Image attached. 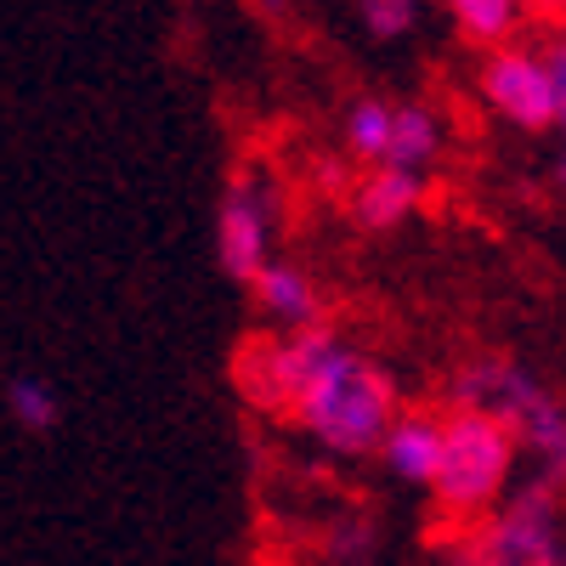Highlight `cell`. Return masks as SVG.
<instances>
[{"label": "cell", "mask_w": 566, "mask_h": 566, "mask_svg": "<svg viewBox=\"0 0 566 566\" xmlns=\"http://www.w3.org/2000/svg\"><path fill=\"white\" fill-rule=\"evenodd\" d=\"M306 431L328 448V453H374L386 448L391 424H397V386L386 380L368 357H357L352 346H340L323 363V374L301 391V402L290 408Z\"/></svg>", "instance_id": "1"}, {"label": "cell", "mask_w": 566, "mask_h": 566, "mask_svg": "<svg viewBox=\"0 0 566 566\" xmlns=\"http://www.w3.org/2000/svg\"><path fill=\"white\" fill-rule=\"evenodd\" d=\"M453 402L499 413L515 431V442H522V453H533L538 482L566 488V397L549 391L533 368H515L499 357L464 363L453 380Z\"/></svg>", "instance_id": "2"}, {"label": "cell", "mask_w": 566, "mask_h": 566, "mask_svg": "<svg viewBox=\"0 0 566 566\" xmlns=\"http://www.w3.org/2000/svg\"><path fill=\"white\" fill-rule=\"evenodd\" d=\"M515 459H522V442L499 413L482 408H453L442 419V470H437V504L453 522L482 527L488 515L504 504V488L515 476Z\"/></svg>", "instance_id": "3"}, {"label": "cell", "mask_w": 566, "mask_h": 566, "mask_svg": "<svg viewBox=\"0 0 566 566\" xmlns=\"http://www.w3.org/2000/svg\"><path fill=\"white\" fill-rule=\"evenodd\" d=\"M448 566H566V510L560 488L527 482L482 527H470Z\"/></svg>", "instance_id": "4"}, {"label": "cell", "mask_w": 566, "mask_h": 566, "mask_svg": "<svg viewBox=\"0 0 566 566\" xmlns=\"http://www.w3.org/2000/svg\"><path fill=\"white\" fill-rule=\"evenodd\" d=\"M272 232H277V193H272V181L255 176V170H239L227 181V199H221V216H216L221 266L239 283H255L272 266Z\"/></svg>", "instance_id": "5"}, {"label": "cell", "mask_w": 566, "mask_h": 566, "mask_svg": "<svg viewBox=\"0 0 566 566\" xmlns=\"http://www.w3.org/2000/svg\"><path fill=\"white\" fill-rule=\"evenodd\" d=\"M482 97L499 119L522 125V130H549L560 125V103H555V80L544 52H522V45H499L482 63Z\"/></svg>", "instance_id": "6"}, {"label": "cell", "mask_w": 566, "mask_h": 566, "mask_svg": "<svg viewBox=\"0 0 566 566\" xmlns=\"http://www.w3.org/2000/svg\"><path fill=\"white\" fill-rule=\"evenodd\" d=\"M386 470L402 482H419V488H431L437 482V470H442V419H424V413H402L391 424V437L380 448Z\"/></svg>", "instance_id": "7"}, {"label": "cell", "mask_w": 566, "mask_h": 566, "mask_svg": "<svg viewBox=\"0 0 566 566\" xmlns=\"http://www.w3.org/2000/svg\"><path fill=\"white\" fill-rule=\"evenodd\" d=\"M255 301L272 323H283L290 335H301V328H317V290H312V277L295 272V266H283L272 261L261 277H255Z\"/></svg>", "instance_id": "8"}, {"label": "cell", "mask_w": 566, "mask_h": 566, "mask_svg": "<svg viewBox=\"0 0 566 566\" xmlns=\"http://www.w3.org/2000/svg\"><path fill=\"white\" fill-rule=\"evenodd\" d=\"M419 193H424V187H419L413 170L374 165V170L357 181V221H363V227H397L402 216H413Z\"/></svg>", "instance_id": "9"}, {"label": "cell", "mask_w": 566, "mask_h": 566, "mask_svg": "<svg viewBox=\"0 0 566 566\" xmlns=\"http://www.w3.org/2000/svg\"><path fill=\"white\" fill-rule=\"evenodd\" d=\"M437 148H442V125H437V114L431 108H419V103H402L397 108V130H391V154H386V165H397V170H424L437 159Z\"/></svg>", "instance_id": "10"}, {"label": "cell", "mask_w": 566, "mask_h": 566, "mask_svg": "<svg viewBox=\"0 0 566 566\" xmlns=\"http://www.w3.org/2000/svg\"><path fill=\"white\" fill-rule=\"evenodd\" d=\"M448 12H453V23H459L470 40H482V45H504V40H510V29L522 23L527 0H448Z\"/></svg>", "instance_id": "11"}, {"label": "cell", "mask_w": 566, "mask_h": 566, "mask_svg": "<svg viewBox=\"0 0 566 566\" xmlns=\"http://www.w3.org/2000/svg\"><path fill=\"white\" fill-rule=\"evenodd\" d=\"M391 130H397V108L391 103H352V114H346V148L357 154V159H374V165H386V154H391Z\"/></svg>", "instance_id": "12"}, {"label": "cell", "mask_w": 566, "mask_h": 566, "mask_svg": "<svg viewBox=\"0 0 566 566\" xmlns=\"http://www.w3.org/2000/svg\"><path fill=\"white\" fill-rule=\"evenodd\" d=\"M7 402H12V419L23 424V431H52L57 424V391L34 380V374H18V380L7 386Z\"/></svg>", "instance_id": "13"}, {"label": "cell", "mask_w": 566, "mask_h": 566, "mask_svg": "<svg viewBox=\"0 0 566 566\" xmlns=\"http://www.w3.org/2000/svg\"><path fill=\"white\" fill-rule=\"evenodd\" d=\"M357 12L368 23V34H380V40H397L413 29L419 18V0H357Z\"/></svg>", "instance_id": "14"}, {"label": "cell", "mask_w": 566, "mask_h": 566, "mask_svg": "<svg viewBox=\"0 0 566 566\" xmlns=\"http://www.w3.org/2000/svg\"><path fill=\"white\" fill-rule=\"evenodd\" d=\"M544 63H549V80H555V103H560V125H566V23L544 40Z\"/></svg>", "instance_id": "15"}, {"label": "cell", "mask_w": 566, "mask_h": 566, "mask_svg": "<svg viewBox=\"0 0 566 566\" xmlns=\"http://www.w3.org/2000/svg\"><path fill=\"white\" fill-rule=\"evenodd\" d=\"M527 7H538V12H566V0H527Z\"/></svg>", "instance_id": "16"}, {"label": "cell", "mask_w": 566, "mask_h": 566, "mask_svg": "<svg viewBox=\"0 0 566 566\" xmlns=\"http://www.w3.org/2000/svg\"><path fill=\"white\" fill-rule=\"evenodd\" d=\"M261 12H290V0H255Z\"/></svg>", "instance_id": "17"}, {"label": "cell", "mask_w": 566, "mask_h": 566, "mask_svg": "<svg viewBox=\"0 0 566 566\" xmlns=\"http://www.w3.org/2000/svg\"><path fill=\"white\" fill-rule=\"evenodd\" d=\"M560 187H566V154H560Z\"/></svg>", "instance_id": "18"}]
</instances>
